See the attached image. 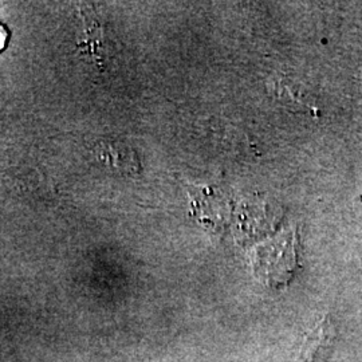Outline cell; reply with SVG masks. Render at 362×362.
Listing matches in <instances>:
<instances>
[{
  "label": "cell",
  "mask_w": 362,
  "mask_h": 362,
  "mask_svg": "<svg viewBox=\"0 0 362 362\" xmlns=\"http://www.w3.org/2000/svg\"><path fill=\"white\" fill-rule=\"evenodd\" d=\"M336 338V329L327 315L310 327L300 342L294 362H322Z\"/></svg>",
  "instance_id": "6da1fadb"
},
{
  "label": "cell",
  "mask_w": 362,
  "mask_h": 362,
  "mask_svg": "<svg viewBox=\"0 0 362 362\" xmlns=\"http://www.w3.org/2000/svg\"><path fill=\"white\" fill-rule=\"evenodd\" d=\"M6 40H7V33H6V30L3 27L0 26V52L4 47Z\"/></svg>",
  "instance_id": "7a4b0ae2"
}]
</instances>
